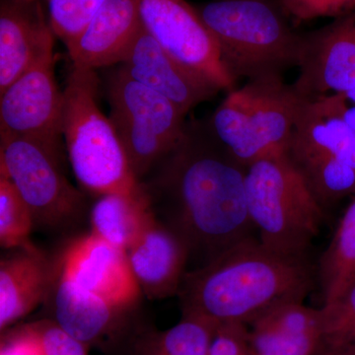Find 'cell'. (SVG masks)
Wrapping results in <instances>:
<instances>
[{
	"mask_svg": "<svg viewBox=\"0 0 355 355\" xmlns=\"http://www.w3.org/2000/svg\"><path fill=\"white\" fill-rule=\"evenodd\" d=\"M246 169L216 139L207 121H193L187 123L174 150L140 182L154 214L200 266L254 237Z\"/></svg>",
	"mask_w": 355,
	"mask_h": 355,
	"instance_id": "6da1fadb",
	"label": "cell"
},
{
	"mask_svg": "<svg viewBox=\"0 0 355 355\" xmlns=\"http://www.w3.org/2000/svg\"><path fill=\"white\" fill-rule=\"evenodd\" d=\"M318 282L317 265L263 246L256 237L184 275L182 312L216 324H249L275 306L304 302Z\"/></svg>",
	"mask_w": 355,
	"mask_h": 355,
	"instance_id": "7a4b0ae2",
	"label": "cell"
},
{
	"mask_svg": "<svg viewBox=\"0 0 355 355\" xmlns=\"http://www.w3.org/2000/svg\"><path fill=\"white\" fill-rule=\"evenodd\" d=\"M236 80L282 76L299 67L305 35L294 32L270 0H216L196 7Z\"/></svg>",
	"mask_w": 355,
	"mask_h": 355,
	"instance_id": "3957f363",
	"label": "cell"
},
{
	"mask_svg": "<svg viewBox=\"0 0 355 355\" xmlns=\"http://www.w3.org/2000/svg\"><path fill=\"white\" fill-rule=\"evenodd\" d=\"M98 88L94 69L71 67L64 90L62 137L72 171L89 193L142 195L113 123L98 104Z\"/></svg>",
	"mask_w": 355,
	"mask_h": 355,
	"instance_id": "277c9868",
	"label": "cell"
},
{
	"mask_svg": "<svg viewBox=\"0 0 355 355\" xmlns=\"http://www.w3.org/2000/svg\"><path fill=\"white\" fill-rule=\"evenodd\" d=\"M248 209L263 246L308 254L323 223L324 207L286 153L259 159L246 169Z\"/></svg>",
	"mask_w": 355,
	"mask_h": 355,
	"instance_id": "5b68a950",
	"label": "cell"
},
{
	"mask_svg": "<svg viewBox=\"0 0 355 355\" xmlns=\"http://www.w3.org/2000/svg\"><path fill=\"white\" fill-rule=\"evenodd\" d=\"M305 101L282 76L261 77L228 92L207 123L247 168L266 156L286 153Z\"/></svg>",
	"mask_w": 355,
	"mask_h": 355,
	"instance_id": "8992f818",
	"label": "cell"
},
{
	"mask_svg": "<svg viewBox=\"0 0 355 355\" xmlns=\"http://www.w3.org/2000/svg\"><path fill=\"white\" fill-rule=\"evenodd\" d=\"M106 94L110 121L140 183L183 139L186 114L121 67L109 77Z\"/></svg>",
	"mask_w": 355,
	"mask_h": 355,
	"instance_id": "52a82bcc",
	"label": "cell"
},
{
	"mask_svg": "<svg viewBox=\"0 0 355 355\" xmlns=\"http://www.w3.org/2000/svg\"><path fill=\"white\" fill-rule=\"evenodd\" d=\"M0 172L19 191L39 227L67 229L85 214L83 191L62 172V150L39 140L0 135Z\"/></svg>",
	"mask_w": 355,
	"mask_h": 355,
	"instance_id": "ba28073f",
	"label": "cell"
},
{
	"mask_svg": "<svg viewBox=\"0 0 355 355\" xmlns=\"http://www.w3.org/2000/svg\"><path fill=\"white\" fill-rule=\"evenodd\" d=\"M147 32L177 62L218 91L237 88L214 35L186 0H137Z\"/></svg>",
	"mask_w": 355,
	"mask_h": 355,
	"instance_id": "9c48e42d",
	"label": "cell"
},
{
	"mask_svg": "<svg viewBox=\"0 0 355 355\" xmlns=\"http://www.w3.org/2000/svg\"><path fill=\"white\" fill-rule=\"evenodd\" d=\"M64 91L58 87L53 48L0 93V135L28 137L62 150Z\"/></svg>",
	"mask_w": 355,
	"mask_h": 355,
	"instance_id": "30bf717a",
	"label": "cell"
},
{
	"mask_svg": "<svg viewBox=\"0 0 355 355\" xmlns=\"http://www.w3.org/2000/svg\"><path fill=\"white\" fill-rule=\"evenodd\" d=\"M57 268L116 309L130 312L141 299L127 251L89 233L67 245Z\"/></svg>",
	"mask_w": 355,
	"mask_h": 355,
	"instance_id": "8fae6325",
	"label": "cell"
},
{
	"mask_svg": "<svg viewBox=\"0 0 355 355\" xmlns=\"http://www.w3.org/2000/svg\"><path fill=\"white\" fill-rule=\"evenodd\" d=\"M299 76L292 84L304 99L355 89V10L305 35Z\"/></svg>",
	"mask_w": 355,
	"mask_h": 355,
	"instance_id": "7c38bea8",
	"label": "cell"
},
{
	"mask_svg": "<svg viewBox=\"0 0 355 355\" xmlns=\"http://www.w3.org/2000/svg\"><path fill=\"white\" fill-rule=\"evenodd\" d=\"M286 153L303 176L338 163L355 168V132L330 95L306 99Z\"/></svg>",
	"mask_w": 355,
	"mask_h": 355,
	"instance_id": "4fadbf2b",
	"label": "cell"
},
{
	"mask_svg": "<svg viewBox=\"0 0 355 355\" xmlns=\"http://www.w3.org/2000/svg\"><path fill=\"white\" fill-rule=\"evenodd\" d=\"M121 67L146 87L170 100L186 114L219 92L177 62L141 25L121 62Z\"/></svg>",
	"mask_w": 355,
	"mask_h": 355,
	"instance_id": "5bb4252c",
	"label": "cell"
},
{
	"mask_svg": "<svg viewBox=\"0 0 355 355\" xmlns=\"http://www.w3.org/2000/svg\"><path fill=\"white\" fill-rule=\"evenodd\" d=\"M247 328L253 355H321L326 349L322 308L303 302L275 306Z\"/></svg>",
	"mask_w": 355,
	"mask_h": 355,
	"instance_id": "9a60e30c",
	"label": "cell"
},
{
	"mask_svg": "<svg viewBox=\"0 0 355 355\" xmlns=\"http://www.w3.org/2000/svg\"><path fill=\"white\" fill-rule=\"evenodd\" d=\"M127 253L142 294L149 300L178 295L190 252L156 216Z\"/></svg>",
	"mask_w": 355,
	"mask_h": 355,
	"instance_id": "2e32d148",
	"label": "cell"
},
{
	"mask_svg": "<svg viewBox=\"0 0 355 355\" xmlns=\"http://www.w3.org/2000/svg\"><path fill=\"white\" fill-rule=\"evenodd\" d=\"M141 25L137 0H107L81 34L65 44L72 67L96 70L119 64Z\"/></svg>",
	"mask_w": 355,
	"mask_h": 355,
	"instance_id": "e0dca14e",
	"label": "cell"
},
{
	"mask_svg": "<svg viewBox=\"0 0 355 355\" xmlns=\"http://www.w3.org/2000/svg\"><path fill=\"white\" fill-rule=\"evenodd\" d=\"M55 33L38 2L2 0L0 6V93L53 48Z\"/></svg>",
	"mask_w": 355,
	"mask_h": 355,
	"instance_id": "ac0fdd59",
	"label": "cell"
},
{
	"mask_svg": "<svg viewBox=\"0 0 355 355\" xmlns=\"http://www.w3.org/2000/svg\"><path fill=\"white\" fill-rule=\"evenodd\" d=\"M55 266L38 248H19L0 261V329L22 319L48 300Z\"/></svg>",
	"mask_w": 355,
	"mask_h": 355,
	"instance_id": "d6986e66",
	"label": "cell"
},
{
	"mask_svg": "<svg viewBox=\"0 0 355 355\" xmlns=\"http://www.w3.org/2000/svg\"><path fill=\"white\" fill-rule=\"evenodd\" d=\"M50 297H53V321L85 345L110 335L128 313L86 291L57 266Z\"/></svg>",
	"mask_w": 355,
	"mask_h": 355,
	"instance_id": "ffe728a7",
	"label": "cell"
},
{
	"mask_svg": "<svg viewBox=\"0 0 355 355\" xmlns=\"http://www.w3.org/2000/svg\"><path fill=\"white\" fill-rule=\"evenodd\" d=\"M154 216L146 191L140 196H99L90 210L91 233L128 252Z\"/></svg>",
	"mask_w": 355,
	"mask_h": 355,
	"instance_id": "44dd1931",
	"label": "cell"
},
{
	"mask_svg": "<svg viewBox=\"0 0 355 355\" xmlns=\"http://www.w3.org/2000/svg\"><path fill=\"white\" fill-rule=\"evenodd\" d=\"M218 324L184 315L165 331H147L133 340L128 355H207Z\"/></svg>",
	"mask_w": 355,
	"mask_h": 355,
	"instance_id": "7402d4cb",
	"label": "cell"
},
{
	"mask_svg": "<svg viewBox=\"0 0 355 355\" xmlns=\"http://www.w3.org/2000/svg\"><path fill=\"white\" fill-rule=\"evenodd\" d=\"M350 198L333 239L317 265L324 304L335 300L355 279V195Z\"/></svg>",
	"mask_w": 355,
	"mask_h": 355,
	"instance_id": "603a6c76",
	"label": "cell"
},
{
	"mask_svg": "<svg viewBox=\"0 0 355 355\" xmlns=\"http://www.w3.org/2000/svg\"><path fill=\"white\" fill-rule=\"evenodd\" d=\"M87 345L53 320L23 324L2 338L0 355H87Z\"/></svg>",
	"mask_w": 355,
	"mask_h": 355,
	"instance_id": "cb8c5ba5",
	"label": "cell"
},
{
	"mask_svg": "<svg viewBox=\"0 0 355 355\" xmlns=\"http://www.w3.org/2000/svg\"><path fill=\"white\" fill-rule=\"evenodd\" d=\"M31 209L4 173L0 172V244L3 249L33 247Z\"/></svg>",
	"mask_w": 355,
	"mask_h": 355,
	"instance_id": "d4e9b609",
	"label": "cell"
},
{
	"mask_svg": "<svg viewBox=\"0 0 355 355\" xmlns=\"http://www.w3.org/2000/svg\"><path fill=\"white\" fill-rule=\"evenodd\" d=\"M322 313L326 349H355V279Z\"/></svg>",
	"mask_w": 355,
	"mask_h": 355,
	"instance_id": "484cf974",
	"label": "cell"
},
{
	"mask_svg": "<svg viewBox=\"0 0 355 355\" xmlns=\"http://www.w3.org/2000/svg\"><path fill=\"white\" fill-rule=\"evenodd\" d=\"M107 0H48L50 24L64 44L85 29Z\"/></svg>",
	"mask_w": 355,
	"mask_h": 355,
	"instance_id": "4316f807",
	"label": "cell"
},
{
	"mask_svg": "<svg viewBox=\"0 0 355 355\" xmlns=\"http://www.w3.org/2000/svg\"><path fill=\"white\" fill-rule=\"evenodd\" d=\"M282 12L295 21L338 18L355 10V0H277Z\"/></svg>",
	"mask_w": 355,
	"mask_h": 355,
	"instance_id": "83f0119b",
	"label": "cell"
},
{
	"mask_svg": "<svg viewBox=\"0 0 355 355\" xmlns=\"http://www.w3.org/2000/svg\"><path fill=\"white\" fill-rule=\"evenodd\" d=\"M207 355H253L244 324H219Z\"/></svg>",
	"mask_w": 355,
	"mask_h": 355,
	"instance_id": "f1b7e54d",
	"label": "cell"
},
{
	"mask_svg": "<svg viewBox=\"0 0 355 355\" xmlns=\"http://www.w3.org/2000/svg\"><path fill=\"white\" fill-rule=\"evenodd\" d=\"M336 108L342 114L343 120L349 123L355 132V104L347 100L343 94L330 95Z\"/></svg>",
	"mask_w": 355,
	"mask_h": 355,
	"instance_id": "f546056e",
	"label": "cell"
},
{
	"mask_svg": "<svg viewBox=\"0 0 355 355\" xmlns=\"http://www.w3.org/2000/svg\"><path fill=\"white\" fill-rule=\"evenodd\" d=\"M321 355H355V349H326Z\"/></svg>",
	"mask_w": 355,
	"mask_h": 355,
	"instance_id": "4dcf8cb0",
	"label": "cell"
},
{
	"mask_svg": "<svg viewBox=\"0 0 355 355\" xmlns=\"http://www.w3.org/2000/svg\"><path fill=\"white\" fill-rule=\"evenodd\" d=\"M347 100H349L350 102L354 103L355 104V89L354 90L349 91V92L342 93Z\"/></svg>",
	"mask_w": 355,
	"mask_h": 355,
	"instance_id": "1f68e13d",
	"label": "cell"
},
{
	"mask_svg": "<svg viewBox=\"0 0 355 355\" xmlns=\"http://www.w3.org/2000/svg\"><path fill=\"white\" fill-rule=\"evenodd\" d=\"M16 2H22V3H32V2H38L39 0H13Z\"/></svg>",
	"mask_w": 355,
	"mask_h": 355,
	"instance_id": "d6a6232c",
	"label": "cell"
}]
</instances>
